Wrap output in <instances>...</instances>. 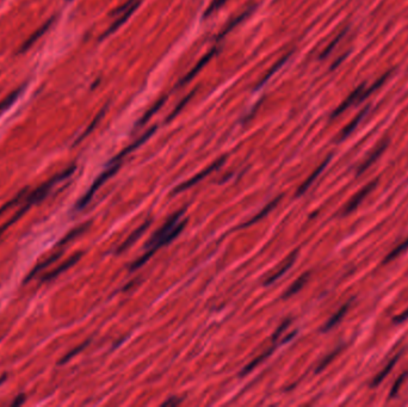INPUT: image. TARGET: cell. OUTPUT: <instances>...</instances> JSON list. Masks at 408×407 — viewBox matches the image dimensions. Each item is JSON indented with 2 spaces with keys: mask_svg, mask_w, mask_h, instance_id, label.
<instances>
[{
  "mask_svg": "<svg viewBox=\"0 0 408 407\" xmlns=\"http://www.w3.org/2000/svg\"><path fill=\"white\" fill-rule=\"evenodd\" d=\"M291 324V321H290V319H287L285 320L284 322H283V324L279 326L278 328H277L276 330V332L273 333V336H272V342H276V341H278V337L281 336V333L283 332V331L285 330V328L288 327V326H289Z\"/></svg>",
  "mask_w": 408,
  "mask_h": 407,
  "instance_id": "d590c367",
  "label": "cell"
},
{
  "mask_svg": "<svg viewBox=\"0 0 408 407\" xmlns=\"http://www.w3.org/2000/svg\"><path fill=\"white\" fill-rule=\"evenodd\" d=\"M388 144H389V141H388V140L382 141L381 144H380L379 146H377L376 148H375V149L373 150V152H371V154L369 155V157L366 158L364 161H363L362 165H360L359 167H358V170H357V175H360L362 174H364V172L366 171V170H368L369 167H370L371 165H373V164L375 163V161L377 160V159H379L380 157H381L382 153L384 152L385 149H387Z\"/></svg>",
  "mask_w": 408,
  "mask_h": 407,
  "instance_id": "30bf717a",
  "label": "cell"
},
{
  "mask_svg": "<svg viewBox=\"0 0 408 407\" xmlns=\"http://www.w3.org/2000/svg\"><path fill=\"white\" fill-rule=\"evenodd\" d=\"M351 302H352V300H350L349 302H346L345 305L341 306V307L338 309V312H335V313L333 314L331 318H329L328 321H327L323 327V332H327V331H329L331 328L334 327V326L337 325L338 322L341 321V319H343V318L345 317V314L348 313L350 306H351Z\"/></svg>",
  "mask_w": 408,
  "mask_h": 407,
  "instance_id": "2e32d148",
  "label": "cell"
},
{
  "mask_svg": "<svg viewBox=\"0 0 408 407\" xmlns=\"http://www.w3.org/2000/svg\"><path fill=\"white\" fill-rule=\"evenodd\" d=\"M90 343H91V341H90V339H87V341H86L85 343H82V344H80V345H79V347L74 348V349H73V350H72V351H69V352L67 353V355H66V356H63V357L60 359L59 364H65V363H67V362L69 361V359H72V358H73V357H74V356H76V355H78V353H79V352H82V350H84V349H85V348H86V347H87V345H88V344H90Z\"/></svg>",
  "mask_w": 408,
  "mask_h": 407,
  "instance_id": "4dcf8cb0",
  "label": "cell"
},
{
  "mask_svg": "<svg viewBox=\"0 0 408 407\" xmlns=\"http://www.w3.org/2000/svg\"><path fill=\"white\" fill-rule=\"evenodd\" d=\"M184 213L185 209H180L177 213H174L173 215L163 225V227H160L159 230L151 236V239L147 241V250H153L154 252H157V251L162 249L163 246L168 245L172 240H174V239L183 232V230H184V227L188 224V220L180 221V217L184 215Z\"/></svg>",
  "mask_w": 408,
  "mask_h": 407,
  "instance_id": "6da1fadb",
  "label": "cell"
},
{
  "mask_svg": "<svg viewBox=\"0 0 408 407\" xmlns=\"http://www.w3.org/2000/svg\"><path fill=\"white\" fill-rule=\"evenodd\" d=\"M364 88H365V84H362V85L358 86L356 90L352 91V93L349 94L348 98L344 100V102L341 103L339 107H338L334 111H333L332 115H331V118L333 119V118H335V117H338L340 115V114H343L344 111H345L349 107H351L352 104L357 103L358 98H359V96L362 94V92L364 91Z\"/></svg>",
  "mask_w": 408,
  "mask_h": 407,
  "instance_id": "8fae6325",
  "label": "cell"
},
{
  "mask_svg": "<svg viewBox=\"0 0 408 407\" xmlns=\"http://www.w3.org/2000/svg\"><path fill=\"white\" fill-rule=\"evenodd\" d=\"M107 110H108V105H105V107H104V108H103V109H102V110H101V111H99V113H98V114H97V116H96V117H94V118L92 119V122H91V123H90V125H88V127H87V128H86V130H85V132H84V133H82V135H80V136H79V138H78V139H77V141H76V142H74V145H73V146H77V145H79V144H80V142H82V140H84V139H85V138H87V136H88V135H90V134L93 132V130H94V128H96V127H97V124H98V123H99V122H101V119L103 118V116H104V115H105V113H107Z\"/></svg>",
  "mask_w": 408,
  "mask_h": 407,
  "instance_id": "7402d4cb",
  "label": "cell"
},
{
  "mask_svg": "<svg viewBox=\"0 0 408 407\" xmlns=\"http://www.w3.org/2000/svg\"><path fill=\"white\" fill-rule=\"evenodd\" d=\"M298 253H299L298 250H295V251H294V252H291L290 255L288 256V257L282 262L281 265L277 267V269L274 270V271L272 272V274L270 276H269L268 278H266L265 282H264V286H270V284L273 283L274 281L278 280V278L281 277V276L284 275L285 272H287L288 270H289L290 267L293 266V264L295 263L296 258H298Z\"/></svg>",
  "mask_w": 408,
  "mask_h": 407,
  "instance_id": "5b68a950",
  "label": "cell"
},
{
  "mask_svg": "<svg viewBox=\"0 0 408 407\" xmlns=\"http://www.w3.org/2000/svg\"><path fill=\"white\" fill-rule=\"evenodd\" d=\"M121 165H122V161H116V163H108L107 170H105L103 174H99V177L97 178L96 180H94V183L92 184V185H91V188L88 189V191L86 192L84 196H82V199L79 200V202L77 203V209H84L86 205L90 203V201L92 200V197L94 196V194H96L97 190H98V189L101 188L103 184L107 182L108 179H110V178L112 177V175L118 171Z\"/></svg>",
  "mask_w": 408,
  "mask_h": 407,
  "instance_id": "7a4b0ae2",
  "label": "cell"
},
{
  "mask_svg": "<svg viewBox=\"0 0 408 407\" xmlns=\"http://www.w3.org/2000/svg\"><path fill=\"white\" fill-rule=\"evenodd\" d=\"M24 86H26V84H24V85H22V86H19V87L16 88V90H13L10 94H7V96L5 97V98L2 99L1 102H0V111L9 109L11 105H12L13 103H15L16 100L18 99V97L21 96L22 92L24 91Z\"/></svg>",
  "mask_w": 408,
  "mask_h": 407,
  "instance_id": "484cf974",
  "label": "cell"
},
{
  "mask_svg": "<svg viewBox=\"0 0 408 407\" xmlns=\"http://www.w3.org/2000/svg\"><path fill=\"white\" fill-rule=\"evenodd\" d=\"M140 4H141V0H137V1H135L134 4L132 5V6L128 7V10L124 11V12H122V16L119 17V18L117 19V21L113 22V23L111 24L109 28H108L107 31H105V32L103 33V35L101 36V40H103V38H105V37H108V36L111 35V33L115 32L116 30H118V28H121L122 25H123L124 23H126V22L128 21V19H129L130 17H132L133 13L135 12L136 8H137L138 6H140Z\"/></svg>",
  "mask_w": 408,
  "mask_h": 407,
  "instance_id": "9c48e42d",
  "label": "cell"
},
{
  "mask_svg": "<svg viewBox=\"0 0 408 407\" xmlns=\"http://www.w3.org/2000/svg\"><path fill=\"white\" fill-rule=\"evenodd\" d=\"M407 376H408V372H405V373H402V374L400 375L398 378H396V381H395V382H394L393 387H391V389H390L389 399H394V398H395L396 395H398V393L400 391V387H401L402 383L405 382V380H406Z\"/></svg>",
  "mask_w": 408,
  "mask_h": 407,
  "instance_id": "d6a6232c",
  "label": "cell"
},
{
  "mask_svg": "<svg viewBox=\"0 0 408 407\" xmlns=\"http://www.w3.org/2000/svg\"><path fill=\"white\" fill-rule=\"evenodd\" d=\"M282 197H283V195H281V196H277L276 199L272 200L270 203H268V204H266L265 207H264V208L262 209V210L259 211V213L255 214V215H254L253 217H252L251 220H248V221L245 222V224H244V225H240V226H239L238 230H239V228H247V227H249V226L253 225V224H257V222L259 221V220H262L263 217H265L266 215H268L269 213H270V211L272 210V209H273L274 207H276L277 204H278V202H279V201L282 200Z\"/></svg>",
  "mask_w": 408,
  "mask_h": 407,
  "instance_id": "5bb4252c",
  "label": "cell"
},
{
  "mask_svg": "<svg viewBox=\"0 0 408 407\" xmlns=\"http://www.w3.org/2000/svg\"><path fill=\"white\" fill-rule=\"evenodd\" d=\"M407 249H408V238L405 239V240L402 241L400 245H398V246H396L393 251H390V252L385 256V258L383 259L382 264H387V263H389V262L394 261V259H395L396 257H399V256L401 255L402 252H405Z\"/></svg>",
  "mask_w": 408,
  "mask_h": 407,
  "instance_id": "83f0119b",
  "label": "cell"
},
{
  "mask_svg": "<svg viewBox=\"0 0 408 407\" xmlns=\"http://www.w3.org/2000/svg\"><path fill=\"white\" fill-rule=\"evenodd\" d=\"M273 350H274V347H271L270 349L266 350L265 352L262 353V355H259V356H258V357H255L254 359H252V361L249 362V363L247 364V366L245 368H244V370H241L240 376H244V375L248 374V373L251 372V370H253L254 368L258 366V364H260V363H262V362L265 361V359L268 358L272 352H273Z\"/></svg>",
  "mask_w": 408,
  "mask_h": 407,
  "instance_id": "cb8c5ba5",
  "label": "cell"
},
{
  "mask_svg": "<svg viewBox=\"0 0 408 407\" xmlns=\"http://www.w3.org/2000/svg\"><path fill=\"white\" fill-rule=\"evenodd\" d=\"M182 401H183V398L173 397V398H170V399H168V400H166L165 403H163V407L177 406V405H179V404H182Z\"/></svg>",
  "mask_w": 408,
  "mask_h": 407,
  "instance_id": "74e56055",
  "label": "cell"
},
{
  "mask_svg": "<svg viewBox=\"0 0 408 407\" xmlns=\"http://www.w3.org/2000/svg\"><path fill=\"white\" fill-rule=\"evenodd\" d=\"M399 357H400V353H399V355H396L395 357L391 358L389 363H388L387 366L383 368V369L381 370V372L379 373V374L375 376V378H373V381H371V383H370L371 388H376V387L379 386V384L381 383L385 378H387V375L389 374V373L391 372V369H393L394 366H395V364H396V362H398Z\"/></svg>",
  "mask_w": 408,
  "mask_h": 407,
  "instance_id": "44dd1931",
  "label": "cell"
},
{
  "mask_svg": "<svg viewBox=\"0 0 408 407\" xmlns=\"http://www.w3.org/2000/svg\"><path fill=\"white\" fill-rule=\"evenodd\" d=\"M82 252L74 253V255L71 256L67 261L63 262V263L60 264L59 266H56L55 269H53L52 271H49L48 274L44 275L43 277L41 278V281H42V282H48V281H52V280H54V278H56L57 276H60L62 272H65L66 270L71 269L74 264H77V262L82 258Z\"/></svg>",
  "mask_w": 408,
  "mask_h": 407,
  "instance_id": "ba28073f",
  "label": "cell"
},
{
  "mask_svg": "<svg viewBox=\"0 0 408 407\" xmlns=\"http://www.w3.org/2000/svg\"><path fill=\"white\" fill-rule=\"evenodd\" d=\"M377 183H379V179H375V180H373V182L366 184L365 186H363V188L360 189V190L358 191L357 194H354V196L351 197V200H350L349 202L346 203L345 208H344V210H343V215H348V214L356 210L358 205L362 203V201H364L365 197L368 196V195L370 194V192L373 191L375 188H376Z\"/></svg>",
  "mask_w": 408,
  "mask_h": 407,
  "instance_id": "277c9868",
  "label": "cell"
},
{
  "mask_svg": "<svg viewBox=\"0 0 408 407\" xmlns=\"http://www.w3.org/2000/svg\"><path fill=\"white\" fill-rule=\"evenodd\" d=\"M67 1H71V0H67Z\"/></svg>",
  "mask_w": 408,
  "mask_h": 407,
  "instance_id": "b9f144b4",
  "label": "cell"
},
{
  "mask_svg": "<svg viewBox=\"0 0 408 407\" xmlns=\"http://www.w3.org/2000/svg\"><path fill=\"white\" fill-rule=\"evenodd\" d=\"M61 256H62V252H56V253H54V255H52L51 257H48L47 259H44L43 262H41V263H38L37 265H36L34 269L31 270V271L29 272V275L27 276L26 278H24V281H23V283H27V282H30V281L32 280V278L35 277L36 275L38 274V272H41L42 271V270H44L46 269V267H48L49 265H52V264H54L55 262L57 261V259H60V257Z\"/></svg>",
  "mask_w": 408,
  "mask_h": 407,
  "instance_id": "9a60e30c",
  "label": "cell"
},
{
  "mask_svg": "<svg viewBox=\"0 0 408 407\" xmlns=\"http://www.w3.org/2000/svg\"><path fill=\"white\" fill-rule=\"evenodd\" d=\"M24 401H26V395L24 394H19L17 398H16L15 400H13V403L11 404V405H12L13 407H17V406H21L22 404L24 403Z\"/></svg>",
  "mask_w": 408,
  "mask_h": 407,
  "instance_id": "ab89813d",
  "label": "cell"
},
{
  "mask_svg": "<svg viewBox=\"0 0 408 407\" xmlns=\"http://www.w3.org/2000/svg\"><path fill=\"white\" fill-rule=\"evenodd\" d=\"M88 227H90V222H87V224H84V225H80V226H78V227L73 228V230H72L71 232H69L67 235H66L65 238H63L62 240L59 242V244H57V246H62V245H66L67 242L73 240V239L77 238L78 235H80V234L84 233Z\"/></svg>",
  "mask_w": 408,
  "mask_h": 407,
  "instance_id": "4316f807",
  "label": "cell"
},
{
  "mask_svg": "<svg viewBox=\"0 0 408 407\" xmlns=\"http://www.w3.org/2000/svg\"><path fill=\"white\" fill-rule=\"evenodd\" d=\"M253 10H254V7H249V8H248V10H246V11H245V12H244V13H241V15H240V16H238V17H237V18L232 19V21H230V22H229V23H228V24H227V25H226V27H224V28H223V29H222V31L220 32V35H218V41H220V40H222V38H223V37H224V36H226V35H227V33H228V32H230V31H232V30H233V29H234V28H235V27H237V25H239V24H240V23H241V22H243V21H244V19H246V18H247V17H248L249 15H251V13H252V12H253Z\"/></svg>",
  "mask_w": 408,
  "mask_h": 407,
  "instance_id": "ac0fdd59",
  "label": "cell"
},
{
  "mask_svg": "<svg viewBox=\"0 0 408 407\" xmlns=\"http://www.w3.org/2000/svg\"><path fill=\"white\" fill-rule=\"evenodd\" d=\"M135 1H137V0H127V1L124 2L122 6H119V7L116 8V10H113V12H111V16H115V15H118V13L124 12V11L128 10V7L132 6V5L134 4Z\"/></svg>",
  "mask_w": 408,
  "mask_h": 407,
  "instance_id": "8d00e7d4",
  "label": "cell"
},
{
  "mask_svg": "<svg viewBox=\"0 0 408 407\" xmlns=\"http://www.w3.org/2000/svg\"><path fill=\"white\" fill-rule=\"evenodd\" d=\"M54 19H55L54 17H52V18H49L48 21L46 22V23H43L42 25H41V27L38 28L37 30H35V31L32 32L31 35L29 36V37L27 38L26 42H24V43L21 46V49L18 50L19 54H23V53H26L27 50H29V48H31V47L34 46L35 42L40 40V38L42 37L44 33H46L49 29H51L53 23H54Z\"/></svg>",
  "mask_w": 408,
  "mask_h": 407,
  "instance_id": "8992f818",
  "label": "cell"
},
{
  "mask_svg": "<svg viewBox=\"0 0 408 407\" xmlns=\"http://www.w3.org/2000/svg\"><path fill=\"white\" fill-rule=\"evenodd\" d=\"M309 277H310V272H304L303 275L299 276L298 280L291 284L290 288L287 289V291H285L284 295H283V299H288V297L293 296V295H295L296 292H299V291H301V289L306 286V283L308 282V280H309Z\"/></svg>",
  "mask_w": 408,
  "mask_h": 407,
  "instance_id": "ffe728a7",
  "label": "cell"
},
{
  "mask_svg": "<svg viewBox=\"0 0 408 407\" xmlns=\"http://www.w3.org/2000/svg\"><path fill=\"white\" fill-rule=\"evenodd\" d=\"M369 109H370V107H365L364 109H363L362 111H360L359 114H358V115L354 117V119H352L351 122H350V123L346 125L345 128H344L343 130H341V133H340V136H339V141H341V140H344V139H346L348 138V136L350 135V134H351L352 132H354V129H356L357 128V125L359 124V122L362 121V118L363 117H364L365 115H366V113H368L369 111Z\"/></svg>",
  "mask_w": 408,
  "mask_h": 407,
  "instance_id": "d6986e66",
  "label": "cell"
},
{
  "mask_svg": "<svg viewBox=\"0 0 408 407\" xmlns=\"http://www.w3.org/2000/svg\"><path fill=\"white\" fill-rule=\"evenodd\" d=\"M226 2H227V0H213L212 4L209 5V7H208L207 11L204 12L203 18H208V17H209L210 15H213L214 12H216V11L220 10V8L223 6Z\"/></svg>",
  "mask_w": 408,
  "mask_h": 407,
  "instance_id": "e575fe53",
  "label": "cell"
},
{
  "mask_svg": "<svg viewBox=\"0 0 408 407\" xmlns=\"http://www.w3.org/2000/svg\"><path fill=\"white\" fill-rule=\"evenodd\" d=\"M291 54H293V52H289V53H288V54H285V55H284V57H282L281 58H279V60H278V61H277V62H276V63H274V65H273V66H272V68L270 69V71H269V72H268V73H266L265 75H264V78H263V79H262V80H260V82H259V83H258V85H257V87H255V90H258V88H260V87H262V86L264 85V84H265V83H268V82H269V79H270V78L272 77V75H273L274 73H276V72H277V71H278V69H279V68H281V67H282L283 65H284V63H285V62H287V61H288V58H290V55H291Z\"/></svg>",
  "mask_w": 408,
  "mask_h": 407,
  "instance_id": "603a6c76",
  "label": "cell"
},
{
  "mask_svg": "<svg viewBox=\"0 0 408 407\" xmlns=\"http://www.w3.org/2000/svg\"><path fill=\"white\" fill-rule=\"evenodd\" d=\"M345 57H346V55H343V57H340V58H339V60H338V61H337V62H334V63H333V65H332V67H331V69H335V67H337L338 65H339V63L341 62V61H343V60H344V58H345Z\"/></svg>",
  "mask_w": 408,
  "mask_h": 407,
  "instance_id": "60d3db41",
  "label": "cell"
},
{
  "mask_svg": "<svg viewBox=\"0 0 408 407\" xmlns=\"http://www.w3.org/2000/svg\"><path fill=\"white\" fill-rule=\"evenodd\" d=\"M196 92H197V88H196V90H192V91H191L190 93H189L187 97H184V98H183L182 100H180V102L178 103V105H177V107L173 109V111H172V113L170 114V116H168L167 118H166V122H170L171 119H173L174 117H176L177 115H178V114L180 113V111H182L183 109H184L185 105H187L188 103L190 102L191 98H192V96H193V94L196 93Z\"/></svg>",
  "mask_w": 408,
  "mask_h": 407,
  "instance_id": "f546056e",
  "label": "cell"
},
{
  "mask_svg": "<svg viewBox=\"0 0 408 407\" xmlns=\"http://www.w3.org/2000/svg\"><path fill=\"white\" fill-rule=\"evenodd\" d=\"M216 52H218V48H213L212 50H210V52H208L207 54H205L204 57L202 58L201 60H199L198 62L196 63V66L193 67V68L191 69V71L189 72V73L187 75H185V77H183L182 79H180V82L178 84H177V87H180V86L185 85V84H188L189 82H191V80H192L193 78H195L196 75L198 74L199 72H201L202 69L204 68V66L207 65V63L209 62L210 60H212L214 55L216 54Z\"/></svg>",
  "mask_w": 408,
  "mask_h": 407,
  "instance_id": "52a82bcc",
  "label": "cell"
},
{
  "mask_svg": "<svg viewBox=\"0 0 408 407\" xmlns=\"http://www.w3.org/2000/svg\"><path fill=\"white\" fill-rule=\"evenodd\" d=\"M226 159H227V155H224V157H221L220 159H218V160H216L215 163H213L212 165L208 166L207 169H204L203 171L199 172L198 174L193 175L192 178H190V179L187 180V182L182 183V184H180V185L177 186V188L174 189L173 192H174V194H178V192H182V191L187 190V189L192 188V186L195 185V184H198L199 182H201L202 179H204L205 177H208V175H209L210 174H213L214 171H216V170L220 169V167L222 165H223L224 163H226Z\"/></svg>",
  "mask_w": 408,
  "mask_h": 407,
  "instance_id": "3957f363",
  "label": "cell"
},
{
  "mask_svg": "<svg viewBox=\"0 0 408 407\" xmlns=\"http://www.w3.org/2000/svg\"><path fill=\"white\" fill-rule=\"evenodd\" d=\"M391 73H393V71L387 72V73L383 74L382 77L380 78L379 80H377V82H375V84H374L373 86H371V87H369V88H364V91L362 92V94H360L359 98H358V102H357V103H360V102H363V100H365L366 98H368L369 96H370L371 93H374V92L376 91L377 88L381 87V86L383 85V84L385 83V80L388 79V77H389V75H390Z\"/></svg>",
  "mask_w": 408,
  "mask_h": 407,
  "instance_id": "d4e9b609",
  "label": "cell"
},
{
  "mask_svg": "<svg viewBox=\"0 0 408 407\" xmlns=\"http://www.w3.org/2000/svg\"><path fill=\"white\" fill-rule=\"evenodd\" d=\"M346 31H348V29H344V30H343V31H341V32L339 33V35H338V36H337V37H335V38H334V40H333V41L331 42V43H329V44H328V46H327V47H326V49H325V50H324V52H323V53H321V54H320V58H321V60H323V58H326V57H327V55H328V54H329V53H331V52H332V50H333V48H334V47H335V46H337V44H338V43H339V42H340V40H341V38H343V37H344V36H345V33H346Z\"/></svg>",
  "mask_w": 408,
  "mask_h": 407,
  "instance_id": "836d02e7",
  "label": "cell"
},
{
  "mask_svg": "<svg viewBox=\"0 0 408 407\" xmlns=\"http://www.w3.org/2000/svg\"><path fill=\"white\" fill-rule=\"evenodd\" d=\"M166 100H167V96L160 97V98L157 100V103H154L153 107L149 108L148 110H147L146 113H145V115L141 117L140 121H138L137 123L135 124V128H140V127H142V125H145L147 123V122H148L149 119L152 118V116H153L154 114H157L158 111H159L160 109H162V107L163 105V103H165Z\"/></svg>",
  "mask_w": 408,
  "mask_h": 407,
  "instance_id": "e0dca14e",
  "label": "cell"
},
{
  "mask_svg": "<svg viewBox=\"0 0 408 407\" xmlns=\"http://www.w3.org/2000/svg\"><path fill=\"white\" fill-rule=\"evenodd\" d=\"M27 190H29V186H26V188H23L22 189L21 191L18 192L17 195H16L15 197H13L12 200H10V201H7L6 203H4V204H2V207L0 208V215H1V214H4L5 211L7 210V209H10V208H12L13 205L15 204H17L18 202H21L22 201V199H23V197H26V194L27 192Z\"/></svg>",
  "mask_w": 408,
  "mask_h": 407,
  "instance_id": "f1b7e54d",
  "label": "cell"
},
{
  "mask_svg": "<svg viewBox=\"0 0 408 407\" xmlns=\"http://www.w3.org/2000/svg\"><path fill=\"white\" fill-rule=\"evenodd\" d=\"M151 224H152V220H148V221L143 222V224L141 225L140 227L136 228V230L134 231V232H133L132 234H130V235L128 236V238L126 239V240L123 241V244H122L121 246L118 247L117 251H116V253H117V255H118V253L124 252V251L129 249V247L132 246V245H134V244H135V241L137 240V239H140V238H141V235H142V234L146 232L147 228L149 227V225H151Z\"/></svg>",
  "mask_w": 408,
  "mask_h": 407,
  "instance_id": "4fadbf2b",
  "label": "cell"
},
{
  "mask_svg": "<svg viewBox=\"0 0 408 407\" xmlns=\"http://www.w3.org/2000/svg\"><path fill=\"white\" fill-rule=\"evenodd\" d=\"M331 159H332V155H328V157H327L326 159H325V160L323 161V163L320 164V165H319L318 167H316V169L314 170V171H313V174H310L309 177H308L307 179L304 180V182L301 184V185H299V190H298V192H296V196H298V197H299V196H301V195H303L304 192H306V191L308 190V188H309V186L312 185V184L315 182L316 178H318L319 175L321 174V172H323L324 170L326 169V166L328 165L329 161H331Z\"/></svg>",
  "mask_w": 408,
  "mask_h": 407,
  "instance_id": "7c38bea8",
  "label": "cell"
},
{
  "mask_svg": "<svg viewBox=\"0 0 408 407\" xmlns=\"http://www.w3.org/2000/svg\"><path fill=\"white\" fill-rule=\"evenodd\" d=\"M341 351V347H339V348H337V349H335L334 351H332L331 353H329V355H327L326 357H325L323 361H321V363L319 364L318 367H316V370H315V373L316 374H318V373H321L323 372V370L325 369V368H326L327 366H328L329 363H331V362L333 361V359H334V357L335 356L338 355V353H339Z\"/></svg>",
  "mask_w": 408,
  "mask_h": 407,
  "instance_id": "1f68e13d",
  "label": "cell"
},
{
  "mask_svg": "<svg viewBox=\"0 0 408 407\" xmlns=\"http://www.w3.org/2000/svg\"><path fill=\"white\" fill-rule=\"evenodd\" d=\"M407 319H408V308L405 309V311L402 312L401 314H399V316L394 317L393 321H394V324H401V322L406 321Z\"/></svg>",
  "mask_w": 408,
  "mask_h": 407,
  "instance_id": "f35d334b",
  "label": "cell"
}]
</instances>
